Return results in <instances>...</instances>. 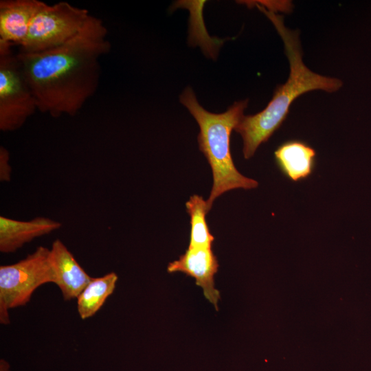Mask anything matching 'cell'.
Wrapping results in <instances>:
<instances>
[{
	"mask_svg": "<svg viewBox=\"0 0 371 371\" xmlns=\"http://www.w3.org/2000/svg\"><path fill=\"white\" fill-rule=\"evenodd\" d=\"M111 47L103 21L90 15L80 31L60 46L39 53L18 51L38 110L54 117L76 115L96 92L100 58Z\"/></svg>",
	"mask_w": 371,
	"mask_h": 371,
	"instance_id": "1",
	"label": "cell"
},
{
	"mask_svg": "<svg viewBox=\"0 0 371 371\" xmlns=\"http://www.w3.org/2000/svg\"><path fill=\"white\" fill-rule=\"evenodd\" d=\"M258 8L271 21L284 45L290 65L286 82L276 87L267 106L260 112L243 115L235 131L243 140V155L251 157L259 146L268 141L285 120L292 102L300 95L313 90L335 92L342 86L337 78L327 77L311 71L303 63L302 52L297 31L291 30L284 23L283 16L264 7Z\"/></svg>",
	"mask_w": 371,
	"mask_h": 371,
	"instance_id": "2",
	"label": "cell"
},
{
	"mask_svg": "<svg viewBox=\"0 0 371 371\" xmlns=\"http://www.w3.org/2000/svg\"><path fill=\"white\" fill-rule=\"evenodd\" d=\"M179 98L199 126V147L212 169L213 183L207 200L208 209L211 210L216 198L227 191L256 188L258 183L256 180L236 169L230 150L232 131L244 115L248 100L235 102L225 112L214 113L199 104L190 87H187Z\"/></svg>",
	"mask_w": 371,
	"mask_h": 371,
	"instance_id": "3",
	"label": "cell"
},
{
	"mask_svg": "<svg viewBox=\"0 0 371 371\" xmlns=\"http://www.w3.org/2000/svg\"><path fill=\"white\" fill-rule=\"evenodd\" d=\"M50 249L40 246L17 262L0 267V322L10 324L9 310L30 302L40 286L54 282Z\"/></svg>",
	"mask_w": 371,
	"mask_h": 371,
	"instance_id": "4",
	"label": "cell"
},
{
	"mask_svg": "<svg viewBox=\"0 0 371 371\" xmlns=\"http://www.w3.org/2000/svg\"><path fill=\"white\" fill-rule=\"evenodd\" d=\"M90 15L67 1L47 3L34 17L19 51L39 53L60 46L80 31Z\"/></svg>",
	"mask_w": 371,
	"mask_h": 371,
	"instance_id": "5",
	"label": "cell"
},
{
	"mask_svg": "<svg viewBox=\"0 0 371 371\" xmlns=\"http://www.w3.org/2000/svg\"><path fill=\"white\" fill-rule=\"evenodd\" d=\"M13 45L0 42V130L19 129L38 110Z\"/></svg>",
	"mask_w": 371,
	"mask_h": 371,
	"instance_id": "6",
	"label": "cell"
},
{
	"mask_svg": "<svg viewBox=\"0 0 371 371\" xmlns=\"http://www.w3.org/2000/svg\"><path fill=\"white\" fill-rule=\"evenodd\" d=\"M218 270V262L210 247H189L178 260L168 264L169 273L181 272L195 279L206 299L218 310L220 293L215 288L214 276Z\"/></svg>",
	"mask_w": 371,
	"mask_h": 371,
	"instance_id": "7",
	"label": "cell"
},
{
	"mask_svg": "<svg viewBox=\"0 0 371 371\" xmlns=\"http://www.w3.org/2000/svg\"><path fill=\"white\" fill-rule=\"evenodd\" d=\"M54 283L65 300L77 298L92 279L59 239L55 240L49 252Z\"/></svg>",
	"mask_w": 371,
	"mask_h": 371,
	"instance_id": "8",
	"label": "cell"
},
{
	"mask_svg": "<svg viewBox=\"0 0 371 371\" xmlns=\"http://www.w3.org/2000/svg\"><path fill=\"white\" fill-rule=\"evenodd\" d=\"M46 4L39 0H1L0 42L20 46L34 17Z\"/></svg>",
	"mask_w": 371,
	"mask_h": 371,
	"instance_id": "9",
	"label": "cell"
},
{
	"mask_svg": "<svg viewBox=\"0 0 371 371\" xmlns=\"http://www.w3.org/2000/svg\"><path fill=\"white\" fill-rule=\"evenodd\" d=\"M61 227L60 222L46 217L23 221L0 216V251L12 253L33 239Z\"/></svg>",
	"mask_w": 371,
	"mask_h": 371,
	"instance_id": "10",
	"label": "cell"
},
{
	"mask_svg": "<svg viewBox=\"0 0 371 371\" xmlns=\"http://www.w3.org/2000/svg\"><path fill=\"white\" fill-rule=\"evenodd\" d=\"M316 152L305 142L292 139L274 151L275 161L282 174L293 181L306 179L315 167Z\"/></svg>",
	"mask_w": 371,
	"mask_h": 371,
	"instance_id": "11",
	"label": "cell"
},
{
	"mask_svg": "<svg viewBox=\"0 0 371 371\" xmlns=\"http://www.w3.org/2000/svg\"><path fill=\"white\" fill-rule=\"evenodd\" d=\"M118 277L111 272L93 278L77 297V309L82 319L94 315L113 293Z\"/></svg>",
	"mask_w": 371,
	"mask_h": 371,
	"instance_id": "12",
	"label": "cell"
},
{
	"mask_svg": "<svg viewBox=\"0 0 371 371\" xmlns=\"http://www.w3.org/2000/svg\"><path fill=\"white\" fill-rule=\"evenodd\" d=\"M186 207L191 225L188 247L212 248L214 237L206 221L205 216L210 211L207 201L201 196L194 194L186 203Z\"/></svg>",
	"mask_w": 371,
	"mask_h": 371,
	"instance_id": "13",
	"label": "cell"
},
{
	"mask_svg": "<svg viewBox=\"0 0 371 371\" xmlns=\"http://www.w3.org/2000/svg\"><path fill=\"white\" fill-rule=\"evenodd\" d=\"M10 155L8 150L3 146L0 147V179L1 181H8L10 179L11 167L9 164Z\"/></svg>",
	"mask_w": 371,
	"mask_h": 371,
	"instance_id": "14",
	"label": "cell"
},
{
	"mask_svg": "<svg viewBox=\"0 0 371 371\" xmlns=\"http://www.w3.org/2000/svg\"><path fill=\"white\" fill-rule=\"evenodd\" d=\"M0 371H11L9 363L4 359L0 361Z\"/></svg>",
	"mask_w": 371,
	"mask_h": 371,
	"instance_id": "15",
	"label": "cell"
}]
</instances>
